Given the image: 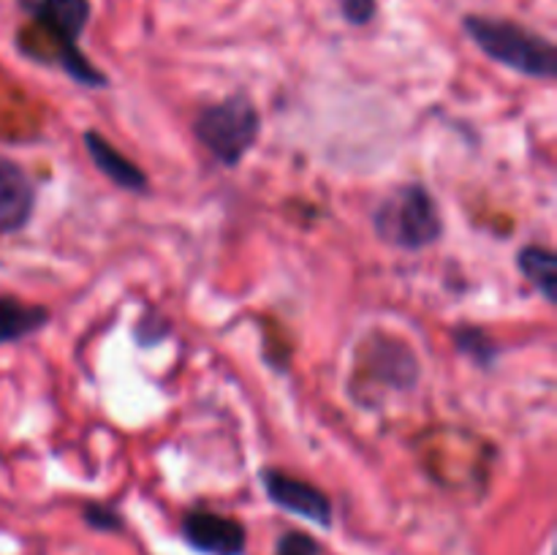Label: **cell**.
Returning a JSON list of instances; mask_svg holds the SVG:
<instances>
[{
    "instance_id": "1",
    "label": "cell",
    "mask_w": 557,
    "mask_h": 555,
    "mask_svg": "<svg viewBox=\"0 0 557 555\" xmlns=\"http://www.w3.org/2000/svg\"><path fill=\"white\" fill-rule=\"evenodd\" d=\"M466 36L487 54L493 63L517 71L528 79L553 82L557 76V49L547 36L528 30L525 25L498 16H462Z\"/></svg>"
},
{
    "instance_id": "2",
    "label": "cell",
    "mask_w": 557,
    "mask_h": 555,
    "mask_svg": "<svg viewBox=\"0 0 557 555\" xmlns=\"http://www.w3.org/2000/svg\"><path fill=\"white\" fill-rule=\"evenodd\" d=\"M22 9L30 14L33 27L47 36L49 54L76 85L109 87V76L85 58L79 38L90 20V0H22Z\"/></svg>"
},
{
    "instance_id": "3",
    "label": "cell",
    "mask_w": 557,
    "mask_h": 555,
    "mask_svg": "<svg viewBox=\"0 0 557 555\" xmlns=\"http://www.w3.org/2000/svg\"><path fill=\"white\" fill-rule=\"evenodd\" d=\"M373 229L381 243L419 254L444 237L446 223L428 185L403 183L379 201L373 210Z\"/></svg>"
},
{
    "instance_id": "4",
    "label": "cell",
    "mask_w": 557,
    "mask_h": 555,
    "mask_svg": "<svg viewBox=\"0 0 557 555\" xmlns=\"http://www.w3.org/2000/svg\"><path fill=\"white\" fill-rule=\"evenodd\" d=\"M194 136L221 166L243 163L261 136V114L245 92L205 103L194 118Z\"/></svg>"
},
{
    "instance_id": "5",
    "label": "cell",
    "mask_w": 557,
    "mask_h": 555,
    "mask_svg": "<svg viewBox=\"0 0 557 555\" xmlns=\"http://www.w3.org/2000/svg\"><path fill=\"white\" fill-rule=\"evenodd\" d=\"M362 351V365L359 368L368 370L375 381L386 384L389 390H413L422 379V368H419V359L413 354V348L406 341L392 335H370L364 341Z\"/></svg>"
},
{
    "instance_id": "6",
    "label": "cell",
    "mask_w": 557,
    "mask_h": 555,
    "mask_svg": "<svg viewBox=\"0 0 557 555\" xmlns=\"http://www.w3.org/2000/svg\"><path fill=\"white\" fill-rule=\"evenodd\" d=\"M261 484H264L267 498L283 511L305 517V520L315 522L321 528L332 526L335 517V506H332L330 495L315 484L305 482V479L292 477V473L281 471V468H261Z\"/></svg>"
},
{
    "instance_id": "7",
    "label": "cell",
    "mask_w": 557,
    "mask_h": 555,
    "mask_svg": "<svg viewBox=\"0 0 557 555\" xmlns=\"http://www.w3.org/2000/svg\"><path fill=\"white\" fill-rule=\"evenodd\" d=\"M183 536L205 555H243L248 542L243 522L207 509H194L183 517Z\"/></svg>"
},
{
    "instance_id": "8",
    "label": "cell",
    "mask_w": 557,
    "mask_h": 555,
    "mask_svg": "<svg viewBox=\"0 0 557 555\" xmlns=\"http://www.w3.org/2000/svg\"><path fill=\"white\" fill-rule=\"evenodd\" d=\"M36 207V185L25 169L11 158L0 156V234L25 229Z\"/></svg>"
},
{
    "instance_id": "9",
    "label": "cell",
    "mask_w": 557,
    "mask_h": 555,
    "mask_svg": "<svg viewBox=\"0 0 557 555\" xmlns=\"http://www.w3.org/2000/svg\"><path fill=\"white\" fill-rule=\"evenodd\" d=\"M82 141H85V150L87 156H90L92 166H96L109 183H114L123 190H131V194H147V188H150L147 174L141 172L128 156H123L107 136L90 128L82 134Z\"/></svg>"
},
{
    "instance_id": "10",
    "label": "cell",
    "mask_w": 557,
    "mask_h": 555,
    "mask_svg": "<svg viewBox=\"0 0 557 555\" xmlns=\"http://www.w3.org/2000/svg\"><path fill=\"white\" fill-rule=\"evenodd\" d=\"M52 321L47 305H27L16 297H0V346L25 341Z\"/></svg>"
},
{
    "instance_id": "11",
    "label": "cell",
    "mask_w": 557,
    "mask_h": 555,
    "mask_svg": "<svg viewBox=\"0 0 557 555\" xmlns=\"http://www.w3.org/2000/svg\"><path fill=\"white\" fill-rule=\"evenodd\" d=\"M517 267L549 305L557 303V254L553 248H547V245H525L517 254Z\"/></svg>"
},
{
    "instance_id": "12",
    "label": "cell",
    "mask_w": 557,
    "mask_h": 555,
    "mask_svg": "<svg viewBox=\"0 0 557 555\" xmlns=\"http://www.w3.org/2000/svg\"><path fill=\"white\" fill-rule=\"evenodd\" d=\"M451 343H455L457 354L471 359V362L482 370H493L495 365H498L500 354H504V346L479 324L451 326Z\"/></svg>"
},
{
    "instance_id": "13",
    "label": "cell",
    "mask_w": 557,
    "mask_h": 555,
    "mask_svg": "<svg viewBox=\"0 0 557 555\" xmlns=\"http://www.w3.org/2000/svg\"><path fill=\"white\" fill-rule=\"evenodd\" d=\"M82 517H85L87 526L96 528V531H120V528H123V517L103 504H87Z\"/></svg>"
},
{
    "instance_id": "14",
    "label": "cell",
    "mask_w": 557,
    "mask_h": 555,
    "mask_svg": "<svg viewBox=\"0 0 557 555\" xmlns=\"http://www.w3.org/2000/svg\"><path fill=\"white\" fill-rule=\"evenodd\" d=\"M341 11H343V20L348 25H370L379 14V3L375 0H341Z\"/></svg>"
},
{
    "instance_id": "15",
    "label": "cell",
    "mask_w": 557,
    "mask_h": 555,
    "mask_svg": "<svg viewBox=\"0 0 557 555\" xmlns=\"http://www.w3.org/2000/svg\"><path fill=\"white\" fill-rule=\"evenodd\" d=\"M275 555H319V544L313 536L302 531L283 533V539L277 542Z\"/></svg>"
}]
</instances>
